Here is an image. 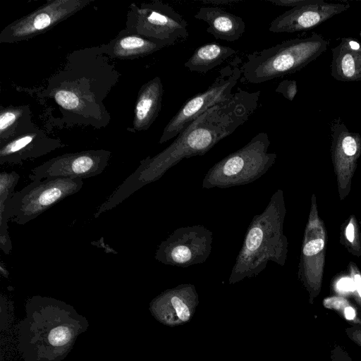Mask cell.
<instances>
[{"instance_id": "cell-1", "label": "cell", "mask_w": 361, "mask_h": 361, "mask_svg": "<svg viewBox=\"0 0 361 361\" xmlns=\"http://www.w3.org/2000/svg\"><path fill=\"white\" fill-rule=\"evenodd\" d=\"M110 60L100 46L77 49L66 56L63 66L37 91L58 112L51 123L97 130L109 125L111 116L104 102L121 77Z\"/></svg>"}, {"instance_id": "cell-2", "label": "cell", "mask_w": 361, "mask_h": 361, "mask_svg": "<svg viewBox=\"0 0 361 361\" xmlns=\"http://www.w3.org/2000/svg\"><path fill=\"white\" fill-rule=\"evenodd\" d=\"M259 95V90L238 88L231 97L207 110L166 149L142 160L135 172L101 204V210L114 208L144 185L161 178L182 159L206 154L249 119L258 107Z\"/></svg>"}, {"instance_id": "cell-3", "label": "cell", "mask_w": 361, "mask_h": 361, "mask_svg": "<svg viewBox=\"0 0 361 361\" xmlns=\"http://www.w3.org/2000/svg\"><path fill=\"white\" fill-rule=\"evenodd\" d=\"M281 197L278 190L264 210L252 218L228 277L229 284L258 276L271 261L282 263Z\"/></svg>"}, {"instance_id": "cell-4", "label": "cell", "mask_w": 361, "mask_h": 361, "mask_svg": "<svg viewBox=\"0 0 361 361\" xmlns=\"http://www.w3.org/2000/svg\"><path fill=\"white\" fill-rule=\"evenodd\" d=\"M329 42L323 36L291 39L247 56L241 66L243 78L259 84L292 74L305 68L326 51Z\"/></svg>"}, {"instance_id": "cell-5", "label": "cell", "mask_w": 361, "mask_h": 361, "mask_svg": "<svg viewBox=\"0 0 361 361\" xmlns=\"http://www.w3.org/2000/svg\"><path fill=\"white\" fill-rule=\"evenodd\" d=\"M267 133L255 135L245 145L229 154L207 172L202 188L224 189L251 183L264 175L274 164L276 154L269 152Z\"/></svg>"}, {"instance_id": "cell-6", "label": "cell", "mask_w": 361, "mask_h": 361, "mask_svg": "<svg viewBox=\"0 0 361 361\" xmlns=\"http://www.w3.org/2000/svg\"><path fill=\"white\" fill-rule=\"evenodd\" d=\"M188 25L171 5L154 0L140 5L130 4L125 29L166 47L185 40L189 36Z\"/></svg>"}, {"instance_id": "cell-7", "label": "cell", "mask_w": 361, "mask_h": 361, "mask_svg": "<svg viewBox=\"0 0 361 361\" xmlns=\"http://www.w3.org/2000/svg\"><path fill=\"white\" fill-rule=\"evenodd\" d=\"M242 64L241 58L235 56L219 71V75L205 91L187 100L164 127L159 143L176 137L207 110L231 97L242 75Z\"/></svg>"}, {"instance_id": "cell-8", "label": "cell", "mask_w": 361, "mask_h": 361, "mask_svg": "<svg viewBox=\"0 0 361 361\" xmlns=\"http://www.w3.org/2000/svg\"><path fill=\"white\" fill-rule=\"evenodd\" d=\"M81 178L49 177L32 181L15 192L11 202L12 221L25 225L66 197L80 191Z\"/></svg>"}, {"instance_id": "cell-9", "label": "cell", "mask_w": 361, "mask_h": 361, "mask_svg": "<svg viewBox=\"0 0 361 361\" xmlns=\"http://www.w3.org/2000/svg\"><path fill=\"white\" fill-rule=\"evenodd\" d=\"M94 1L49 0L29 14L6 25L0 32V43L18 42L42 35Z\"/></svg>"}, {"instance_id": "cell-10", "label": "cell", "mask_w": 361, "mask_h": 361, "mask_svg": "<svg viewBox=\"0 0 361 361\" xmlns=\"http://www.w3.org/2000/svg\"><path fill=\"white\" fill-rule=\"evenodd\" d=\"M213 233L202 225L180 227L163 240L154 258L170 266L188 267L205 262L209 257Z\"/></svg>"}, {"instance_id": "cell-11", "label": "cell", "mask_w": 361, "mask_h": 361, "mask_svg": "<svg viewBox=\"0 0 361 361\" xmlns=\"http://www.w3.org/2000/svg\"><path fill=\"white\" fill-rule=\"evenodd\" d=\"M111 152L89 149L56 156L31 170V181L49 177L88 178L101 174L108 166Z\"/></svg>"}, {"instance_id": "cell-12", "label": "cell", "mask_w": 361, "mask_h": 361, "mask_svg": "<svg viewBox=\"0 0 361 361\" xmlns=\"http://www.w3.org/2000/svg\"><path fill=\"white\" fill-rule=\"evenodd\" d=\"M198 304L195 286L184 283L161 293L151 302L149 310L160 323L175 327L190 322Z\"/></svg>"}, {"instance_id": "cell-13", "label": "cell", "mask_w": 361, "mask_h": 361, "mask_svg": "<svg viewBox=\"0 0 361 361\" xmlns=\"http://www.w3.org/2000/svg\"><path fill=\"white\" fill-rule=\"evenodd\" d=\"M349 4L326 3L313 0L285 11L270 23L269 31L274 33L308 30L350 8Z\"/></svg>"}, {"instance_id": "cell-14", "label": "cell", "mask_w": 361, "mask_h": 361, "mask_svg": "<svg viewBox=\"0 0 361 361\" xmlns=\"http://www.w3.org/2000/svg\"><path fill=\"white\" fill-rule=\"evenodd\" d=\"M66 145L49 136L37 126L30 131L0 145V164H21L24 161L46 155Z\"/></svg>"}, {"instance_id": "cell-15", "label": "cell", "mask_w": 361, "mask_h": 361, "mask_svg": "<svg viewBox=\"0 0 361 361\" xmlns=\"http://www.w3.org/2000/svg\"><path fill=\"white\" fill-rule=\"evenodd\" d=\"M163 84L159 76L143 84L139 90L134 107L130 133L148 130L158 117L162 105Z\"/></svg>"}, {"instance_id": "cell-16", "label": "cell", "mask_w": 361, "mask_h": 361, "mask_svg": "<svg viewBox=\"0 0 361 361\" xmlns=\"http://www.w3.org/2000/svg\"><path fill=\"white\" fill-rule=\"evenodd\" d=\"M331 51V76L341 82L360 81L361 44L356 39L343 37Z\"/></svg>"}, {"instance_id": "cell-17", "label": "cell", "mask_w": 361, "mask_h": 361, "mask_svg": "<svg viewBox=\"0 0 361 361\" xmlns=\"http://www.w3.org/2000/svg\"><path fill=\"white\" fill-rule=\"evenodd\" d=\"M110 59H135L150 55L165 47L161 43L143 36L131 33L126 29L107 44L100 45Z\"/></svg>"}, {"instance_id": "cell-18", "label": "cell", "mask_w": 361, "mask_h": 361, "mask_svg": "<svg viewBox=\"0 0 361 361\" xmlns=\"http://www.w3.org/2000/svg\"><path fill=\"white\" fill-rule=\"evenodd\" d=\"M194 17L208 24L207 32L216 39L234 42L245 31V23L241 17L218 6L201 7Z\"/></svg>"}, {"instance_id": "cell-19", "label": "cell", "mask_w": 361, "mask_h": 361, "mask_svg": "<svg viewBox=\"0 0 361 361\" xmlns=\"http://www.w3.org/2000/svg\"><path fill=\"white\" fill-rule=\"evenodd\" d=\"M36 125L29 105L0 107V145L24 134Z\"/></svg>"}, {"instance_id": "cell-20", "label": "cell", "mask_w": 361, "mask_h": 361, "mask_svg": "<svg viewBox=\"0 0 361 361\" xmlns=\"http://www.w3.org/2000/svg\"><path fill=\"white\" fill-rule=\"evenodd\" d=\"M235 52L234 49L219 43H207L195 50L184 66L192 72L206 73L224 63Z\"/></svg>"}, {"instance_id": "cell-21", "label": "cell", "mask_w": 361, "mask_h": 361, "mask_svg": "<svg viewBox=\"0 0 361 361\" xmlns=\"http://www.w3.org/2000/svg\"><path fill=\"white\" fill-rule=\"evenodd\" d=\"M19 179L20 176L16 171L0 173V248L7 255L12 250L8 231V222L11 219V202Z\"/></svg>"}, {"instance_id": "cell-22", "label": "cell", "mask_w": 361, "mask_h": 361, "mask_svg": "<svg viewBox=\"0 0 361 361\" xmlns=\"http://www.w3.org/2000/svg\"><path fill=\"white\" fill-rule=\"evenodd\" d=\"M325 307L336 311L348 322L355 326H361V317L357 313L356 310L345 299L341 298H332L324 301Z\"/></svg>"}, {"instance_id": "cell-23", "label": "cell", "mask_w": 361, "mask_h": 361, "mask_svg": "<svg viewBox=\"0 0 361 361\" xmlns=\"http://www.w3.org/2000/svg\"><path fill=\"white\" fill-rule=\"evenodd\" d=\"M275 92L282 94L285 98L291 102L298 92L297 82L293 80H283L278 85Z\"/></svg>"}, {"instance_id": "cell-24", "label": "cell", "mask_w": 361, "mask_h": 361, "mask_svg": "<svg viewBox=\"0 0 361 361\" xmlns=\"http://www.w3.org/2000/svg\"><path fill=\"white\" fill-rule=\"evenodd\" d=\"M324 246L322 239L312 240L308 242L303 248V253L306 256H312L319 252Z\"/></svg>"}, {"instance_id": "cell-25", "label": "cell", "mask_w": 361, "mask_h": 361, "mask_svg": "<svg viewBox=\"0 0 361 361\" xmlns=\"http://www.w3.org/2000/svg\"><path fill=\"white\" fill-rule=\"evenodd\" d=\"M331 361H353L349 354L340 345H335L331 350Z\"/></svg>"}, {"instance_id": "cell-26", "label": "cell", "mask_w": 361, "mask_h": 361, "mask_svg": "<svg viewBox=\"0 0 361 361\" xmlns=\"http://www.w3.org/2000/svg\"><path fill=\"white\" fill-rule=\"evenodd\" d=\"M268 2L280 6L296 7L311 3L313 0H267Z\"/></svg>"}, {"instance_id": "cell-27", "label": "cell", "mask_w": 361, "mask_h": 361, "mask_svg": "<svg viewBox=\"0 0 361 361\" xmlns=\"http://www.w3.org/2000/svg\"><path fill=\"white\" fill-rule=\"evenodd\" d=\"M348 338L361 347V326H352L345 329Z\"/></svg>"}, {"instance_id": "cell-28", "label": "cell", "mask_w": 361, "mask_h": 361, "mask_svg": "<svg viewBox=\"0 0 361 361\" xmlns=\"http://www.w3.org/2000/svg\"><path fill=\"white\" fill-rule=\"evenodd\" d=\"M338 288L342 290H353L355 289L354 281L350 279H342L338 283Z\"/></svg>"}, {"instance_id": "cell-29", "label": "cell", "mask_w": 361, "mask_h": 361, "mask_svg": "<svg viewBox=\"0 0 361 361\" xmlns=\"http://www.w3.org/2000/svg\"><path fill=\"white\" fill-rule=\"evenodd\" d=\"M240 0H201V2L204 4H212L214 5H223L229 4L232 3L239 2Z\"/></svg>"}, {"instance_id": "cell-30", "label": "cell", "mask_w": 361, "mask_h": 361, "mask_svg": "<svg viewBox=\"0 0 361 361\" xmlns=\"http://www.w3.org/2000/svg\"><path fill=\"white\" fill-rule=\"evenodd\" d=\"M345 235H346V238L347 239L350 241V242H353V240H354V226L352 223H350L347 228H346V231H345Z\"/></svg>"}]
</instances>
